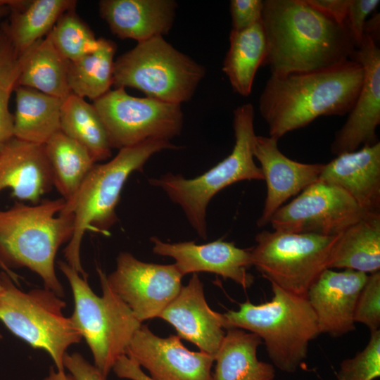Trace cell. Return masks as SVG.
Masks as SVG:
<instances>
[{
  "instance_id": "cell-19",
  "label": "cell",
  "mask_w": 380,
  "mask_h": 380,
  "mask_svg": "<svg viewBox=\"0 0 380 380\" xmlns=\"http://www.w3.org/2000/svg\"><path fill=\"white\" fill-rule=\"evenodd\" d=\"M158 317L172 324L180 338L191 341L200 351L214 357L225 336L223 314L208 305L196 273L192 274L188 284L182 286Z\"/></svg>"
},
{
  "instance_id": "cell-1",
  "label": "cell",
  "mask_w": 380,
  "mask_h": 380,
  "mask_svg": "<svg viewBox=\"0 0 380 380\" xmlns=\"http://www.w3.org/2000/svg\"><path fill=\"white\" fill-rule=\"evenodd\" d=\"M261 23L266 40L263 65L283 76L330 68L356 49L347 25L338 23L305 0L263 1Z\"/></svg>"
},
{
  "instance_id": "cell-34",
  "label": "cell",
  "mask_w": 380,
  "mask_h": 380,
  "mask_svg": "<svg viewBox=\"0 0 380 380\" xmlns=\"http://www.w3.org/2000/svg\"><path fill=\"white\" fill-rule=\"evenodd\" d=\"M355 322L365 324L371 331L380 326V272L368 275L355 305Z\"/></svg>"
},
{
  "instance_id": "cell-38",
  "label": "cell",
  "mask_w": 380,
  "mask_h": 380,
  "mask_svg": "<svg viewBox=\"0 0 380 380\" xmlns=\"http://www.w3.org/2000/svg\"><path fill=\"white\" fill-rule=\"evenodd\" d=\"M63 367L70 372L74 380H106L94 365L78 353H66Z\"/></svg>"
},
{
  "instance_id": "cell-24",
  "label": "cell",
  "mask_w": 380,
  "mask_h": 380,
  "mask_svg": "<svg viewBox=\"0 0 380 380\" xmlns=\"http://www.w3.org/2000/svg\"><path fill=\"white\" fill-rule=\"evenodd\" d=\"M262 343L253 333L239 328L227 329L215 356L214 380H274V366L257 357Z\"/></svg>"
},
{
  "instance_id": "cell-9",
  "label": "cell",
  "mask_w": 380,
  "mask_h": 380,
  "mask_svg": "<svg viewBox=\"0 0 380 380\" xmlns=\"http://www.w3.org/2000/svg\"><path fill=\"white\" fill-rule=\"evenodd\" d=\"M0 321L32 348L48 353L58 371H65L68 348L82 339L70 317L63 313L65 302L46 288L24 292L4 272L0 273Z\"/></svg>"
},
{
  "instance_id": "cell-3",
  "label": "cell",
  "mask_w": 380,
  "mask_h": 380,
  "mask_svg": "<svg viewBox=\"0 0 380 380\" xmlns=\"http://www.w3.org/2000/svg\"><path fill=\"white\" fill-rule=\"evenodd\" d=\"M179 148L170 141L157 139L122 148L110 160L95 164L73 196L65 201L59 213L73 215L74 230L64 256L66 262L83 278L87 279V274L82 266L80 248L85 232L108 234L118 220L116 208L129 175L135 171L142 172L155 153Z\"/></svg>"
},
{
  "instance_id": "cell-16",
  "label": "cell",
  "mask_w": 380,
  "mask_h": 380,
  "mask_svg": "<svg viewBox=\"0 0 380 380\" xmlns=\"http://www.w3.org/2000/svg\"><path fill=\"white\" fill-rule=\"evenodd\" d=\"M155 254L175 259L183 277L189 273L207 272L229 279L243 289L251 286L254 277L248 272L253 266L251 249L238 248L233 242L217 240L205 244L195 241L166 243L152 236Z\"/></svg>"
},
{
  "instance_id": "cell-5",
  "label": "cell",
  "mask_w": 380,
  "mask_h": 380,
  "mask_svg": "<svg viewBox=\"0 0 380 380\" xmlns=\"http://www.w3.org/2000/svg\"><path fill=\"white\" fill-rule=\"evenodd\" d=\"M271 286L270 301L254 305L247 300L238 310H228L223 314L224 326L256 334L274 365L293 373L306 359L310 341L320 334L317 319L306 296Z\"/></svg>"
},
{
  "instance_id": "cell-27",
  "label": "cell",
  "mask_w": 380,
  "mask_h": 380,
  "mask_svg": "<svg viewBox=\"0 0 380 380\" xmlns=\"http://www.w3.org/2000/svg\"><path fill=\"white\" fill-rule=\"evenodd\" d=\"M20 72L17 86L37 90L64 100L68 86L69 61L54 46L49 34L18 56Z\"/></svg>"
},
{
  "instance_id": "cell-21",
  "label": "cell",
  "mask_w": 380,
  "mask_h": 380,
  "mask_svg": "<svg viewBox=\"0 0 380 380\" xmlns=\"http://www.w3.org/2000/svg\"><path fill=\"white\" fill-rule=\"evenodd\" d=\"M53 186L44 145L15 137L0 144V191L8 188L13 196L36 203Z\"/></svg>"
},
{
  "instance_id": "cell-12",
  "label": "cell",
  "mask_w": 380,
  "mask_h": 380,
  "mask_svg": "<svg viewBox=\"0 0 380 380\" xmlns=\"http://www.w3.org/2000/svg\"><path fill=\"white\" fill-rule=\"evenodd\" d=\"M367 214L343 189L318 180L281 206L270 223L277 231L336 236Z\"/></svg>"
},
{
  "instance_id": "cell-28",
  "label": "cell",
  "mask_w": 380,
  "mask_h": 380,
  "mask_svg": "<svg viewBox=\"0 0 380 380\" xmlns=\"http://www.w3.org/2000/svg\"><path fill=\"white\" fill-rule=\"evenodd\" d=\"M266 40L261 20L240 31L232 30L229 47L222 65L234 92L251 94L258 69L263 65Z\"/></svg>"
},
{
  "instance_id": "cell-20",
  "label": "cell",
  "mask_w": 380,
  "mask_h": 380,
  "mask_svg": "<svg viewBox=\"0 0 380 380\" xmlns=\"http://www.w3.org/2000/svg\"><path fill=\"white\" fill-rule=\"evenodd\" d=\"M346 191L367 214H380V143L337 155L318 179Z\"/></svg>"
},
{
  "instance_id": "cell-40",
  "label": "cell",
  "mask_w": 380,
  "mask_h": 380,
  "mask_svg": "<svg viewBox=\"0 0 380 380\" xmlns=\"http://www.w3.org/2000/svg\"><path fill=\"white\" fill-rule=\"evenodd\" d=\"M114 373L121 379L129 380H153L145 374L141 367L127 355H122L115 363Z\"/></svg>"
},
{
  "instance_id": "cell-35",
  "label": "cell",
  "mask_w": 380,
  "mask_h": 380,
  "mask_svg": "<svg viewBox=\"0 0 380 380\" xmlns=\"http://www.w3.org/2000/svg\"><path fill=\"white\" fill-rule=\"evenodd\" d=\"M20 72L18 58L11 69L0 76V144L13 137V115L9 111L8 103L17 86Z\"/></svg>"
},
{
  "instance_id": "cell-4",
  "label": "cell",
  "mask_w": 380,
  "mask_h": 380,
  "mask_svg": "<svg viewBox=\"0 0 380 380\" xmlns=\"http://www.w3.org/2000/svg\"><path fill=\"white\" fill-rule=\"evenodd\" d=\"M62 197L27 205L15 203L0 210V263L4 267H27L42 279L44 288L59 297L64 291L55 270L59 248L72 238L73 215H63Z\"/></svg>"
},
{
  "instance_id": "cell-42",
  "label": "cell",
  "mask_w": 380,
  "mask_h": 380,
  "mask_svg": "<svg viewBox=\"0 0 380 380\" xmlns=\"http://www.w3.org/2000/svg\"><path fill=\"white\" fill-rule=\"evenodd\" d=\"M379 29V14L374 15L372 19L366 21L364 26V34H367L376 41L377 32ZM363 34V35H364Z\"/></svg>"
},
{
  "instance_id": "cell-14",
  "label": "cell",
  "mask_w": 380,
  "mask_h": 380,
  "mask_svg": "<svg viewBox=\"0 0 380 380\" xmlns=\"http://www.w3.org/2000/svg\"><path fill=\"white\" fill-rule=\"evenodd\" d=\"M125 355L147 369L153 380H214L213 355L190 351L178 336L161 338L146 325L136 331Z\"/></svg>"
},
{
  "instance_id": "cell-46",
  "label": "cell",
  "mask_w": 380,
  "mask_h": 380,
  "mask_svg": "<svg viewBox=\"0 0 380 380\" xmlns=\"http://www.w3.org/2000/svg\"><path fill=\"white\" fill-rule=\"evenodd\" d=\"M2 338V336L0 334V340Z\"/></svg>"
},
{
  "instance_id": "cell-41",
  "label": "cell",
  "mask_w": 380,
  "mask_h": 380,
  "mask_svg": "<svg viewBox=\"0 0 380 380\" xmlns=\"http://www.w3.org/2000/svg\"><path fill=\"white\" fill-rule=\"evenodd\" d=\"M18 56L2 26L0 27V76L17 63Z\"/></svg>"
},
{
  "instance_id": "cell-44",
  "label": "cell",
  "mask_w": 380,
  "mask_h": 380,
  "mask_svg": "<svg viewBox=\"0 0 380 380\" xmlns=\"http://www.w3.org/2000/svg\"><path fill=\"white\" fill-rule=\"evenodd\" d=\"M12 0H0V23L9 15Z\"/></svg>"
},
{
  "instance_id": "cell-2",
  "label": "cell",
  "mask_w": 380,
  "mask_h": 380,
  "mask_svg": "<svg viewBox=\"0 0 380 380\" xmlns=\"http://www.w3.org/2000/svg\"><path fill=\"white\" fill-rule=\"evenodd\" d=\"M363 68L353 59L310 72L271 75L260 96L259 109L277 140L323 115H344L353 109Z\"/></svg>"
},
{
  "instance_id": "cell-17",
  "label": "cell",
  "mask_w": 380,
  "mask_h": 380,
  "mask_svg": "<svg viewBox=\"0 0 380 380\" xmlns=\"http://www.w3.org/2000/svg\"><path fill=\"white\" fill-rule=\"evenodd\" d=\"M368 275L352 270L326 269L310 287L306 297L319 332L339 337L355 329L354 312Z\"/></svg>"
},
{
  "instance_id": "cell-37",
  "label": "cell",
  "mask_w": 380,
  "mask_h": 380,
  "mask_svg": "<svg viewBox=\"0 0 380 380\" xmlns=\"http://www.w3.org/2000/svg\"><path fill=\"white\" fill-rule=\"evenodd\" d=\"M379 0H350L346 23L356 47L363 37L364 26L367 16L379 4Z\"/></svg>"
},
{
  "instance_id": "cell-30",
  "label": "cell",
  "mask_w": 380,
  "mask_h": 380,
  "mask_svg": "<svg viewBox=\"0 0 380 380\" xmlns=\"http://www.w3.org/2000/svg\"><path fill=\"white\" fill-rule=\"evenodd\" d=\"M53 185L67 201L72 198L96 163L79 143L61 130L44 144Z\"/></svg>"
},
{
  "instance_id": "cell-11",
  "label": "cell",
  "mask_w": 380,
  "mask_h": 380,
  "mask_svg": "<svg viewBox=\"0 0 380 380\" xmlns=\"http://www.w3.org/2000/svg\"><path fill=\"white\" fill-rule=\"evenodd\" d=\"M112 148L132 146L148 139L170 141L184 123L181 104L128 94L124 87L109 90L93 101Z\"/></svg>"
},
{
  "instance_id": "cell-7",
  "label": "cell",
  "mask_w": 380,
  "mask_h": 380,
  "mask_svg": "<svg viewBox=\"0 0 380 380\" xmlns=\"http://www.w3.org/2000/svg\"><path fill=\"white\" fill-rule=\"evenodd\" d=\"M58 267L66 277L73 295L74 311L70 317L88 345L94 365L106 379L116 361L126 349L141 322L111 289L106 274L97 268L102 296H97L87 279L66 262Z\"/></svg>"
},
{
  "instance_id": "cell-25",
  "label": "cell",
  "mask_w": 380,
  "mask_h": 380,
  "mask_svg": "<svg viewBox=\"0 0 380 380\" xmlns=\"http://www.w3.org/2000/svg\"><path fill=\"white\" fill-rule=\"evenodd\" d=\"M328 268L379 272L380 214H367L338 235Z\"/></svg>"
},
{
  "instance_id": "cell-43",
  "label": "cell",
  "mask_w": 380,
  "mask_h": 380,
  "mask_svg": "<svg viewBox=\"0 0 380 380\" xmlns=\"http://www.w3.org/2000/svg\"><path fill=\"white\" fill-rule=\"evenodd\" d=\"M44 380H74L70 374H66L65 371H54L52 368L49 374Z\"/></svg>"
},
{
  "instance_id": "cell-45",
  "label": "cell",
  "mask_w": 380,
  "mask_h": 380,
  "mask_svg": "<svg viewBox=\"0 0 380 380\" xmlns=\"http://www.w3.org/2000/svg\"><path fill=\"white\" fill-rule=\"evenodd\" d=\"M2 291H3V286L0 284V295H1V292H2Z\"/></svg>"
},
{
  "instance_id": "cell-26",
  "label": "cell",
  "mask_w": 380,
  "mask_h": 380,
  "mask_svg": "<svg viewBox=\"0 0 380 380\" xmlns=\"http://www.w3.org/2000/svg\"><path fill=\"white\" fill-rule=\"evenodd\" d=\"M14 91L13 137L44 145L61 130L63 100L23 86H16Z\"/></svg>"
},
{
  "instance_id": "cell-15",
  "label": "cell",
  "mask_w": 380,
  "mask_h": 380,
  "mask_svg": "<svg viewBox=\"0 0 380 380\" xmlns=\"http://www.w3.org/2000/svg\"><path fill=\"white\" fill-rule=\"evenodd\" d=\"M351 59L363 68V80L355 105L335 136L331 152L338 155L377 143L380 123V49L376 41L364 34Z\"/></svg>"
},
{
  "instance_id": "cell-36",
  "label": "cell",
  "mask_w": 380,
  "mask_h": 380,
  "mask_svg": "<svg viewBox=\"0 0 380 380\" xmlns=\"http://www.w3.org/2000/svg\"><path fill=\"white\" fill-rule=\"evenodd\" d=\"M262 8V0H232L229 4L232 30H243L260 22Z\"/></svg>"
},
{
  "instance_id": "cell-13",
  "label": "cell",
  "mask_w": 380,
  "mask_h": 380,
  "mask_svg": "<svg viewBox=\"0 0 380 380\" xmlns=\"http://www.w3.org/2000/svg\"><path fill=\"white\" fill-rule=\"evenodd\" d=\"M111 289L128 305L136 317H158L177 296L183 275L176 265L142 262L128 252L120 253L116 267L106 275Z\"/></svg>"
},
{
  "instance_id": "cell-29",
  "label": "cell",
  "mask_w": 380,
  "mask_h": 380,
  "mask_svg": "<svg viewBox=\"0 0 380 380\" xmlns=\"http://www.w3.org/2000/svg\"><path fill=\"white\" fill-rule=\"evenodd\" d=\"M61 131L82 146L95 163L112 155L107 131L96 109L72 93L62 103Z\"/></svg>"
},
{
  "instance_id": "cell-18",
  "label": "cell",
  "mask_w": 380,
  "mask_h": 380,
  "mask_svg": "<svg viewBox=\"0 0 380 380\" xmlns=\"http://www.w3.org/2000/svg\"><path fill=\"white\" fill-rule=\"evenodd\" d=\"M278 140L272 137L256 136L253 154L260 164L267 184V196L258 227L270 223L273 214L291 197L318 181L324 164L303 163L283 154Z\"/></svg>"
},
{
  "instance_id": "cell-39",
  "label": "cell",
  "mask_w": 380,
  "mask_h": 380,
  "mask_svg": "<svg viewBox=\"0 0 380 380\" xmlns=\"http://www.w3.org/2000/svg\"><path fill=\"white\" fill-rule=\"evenodd\" d=\"M315 9L338 23H344L350 0H305Z\"/></svg>"
},
{
  "instance_id": "cell-22",
  "label": "cell",
  "mask_w": 380,
  "mask_h": 380,
  "mask_svg": "<svg viewBox=\"0 0 380 380\" xmlns=\"http://www.w3.org/2000/svg\"><path fill=\"white\" fill-rule=\"evenodd\" d=\"M177 4L174 0H102L101 17L120 39L141 42L168 34L173 26Z\"/></svg>"
},
{
  "instance_id": "cell-8",
  "label": "cell",
  "mask_w": 380,
  "mask_h": 380,
  "mask_svg": "<svg viewBox=\"0 0 380 380\" xmlns=\"http://www.w3.org/2000/svg\"><path fill=\"white\" fill-rule=\"evenodd\" d=\"M205 75V68L156 37L137 44L114 62L113 85L147 97L182 104L191 100Z\"/></svg>"
},
{
  "instance_id": "cell-23",
  "label": "cell",
  "mask_w": 380,
  "mask_h": 380,
  "mask_svg": "<svg viewBox=\"0 0 380 380\" xmlns=\"http://www.w3.org/2000/svg\"><path fill=\"white\" fill-rule=\"evenodd\" d=\"M73 0H13L1 26L19 56L52 30L59 18L75 8Z\"/></svg>"
},
{
  "instance_id": "cell-32",
  "label": "cell",
  "mask_w": 380,
  "mask_h": 380,
  "mask_svg": "<svg viewBox=\"0 0 380 380\" xmlns=\"http://www.w3.org/2000/svg\"><path fill=\"white\" fill-rule=\"evenodd\" d=\"M49 35L58 51L68 61L94 52L100 44V38H96L88 25L76 13L75 8L65 12Z\"/></svg>"
},
{
  "instance_id": "cell-6",
  "label": "cell",
  "mask_w": 380,
  "mask_h": 380,
  "mask_svg": "<svg viewBox=\"0 0 380 380\" xmlns=\"http://www.w3.org/2000/svg\"><path fill=\"white\" fill-rule=\"evenodd\" d=\"M254 108L246 103L234 110L235 142L224 159L195 178L167 172L150 178L149 184L160 188L170 200L180 206L189 223L202 239L208 236L207 208L215 195L224 188L243 180H262L263 175L254 160Z\"/></svg>"
},
{
  "instance_id": "cell-31",
  "label": "cell",
  "mask_w": 380,
  "mask_h": 380,
  "mask_svg": "<svg viewBox=\"0 0 380 380\" xmlns=\"http://www.w3.org/2000/svg\"><path fill=\"white\" fill-rule=\"evenodd\" d=\"M115 44L100 38L98 49L74 61H69L68 81L70 92L93 101L110 90L113 84Z\"/></svg>"
},
{
  "instance_id": "cell-33",
  "label": "cell",
  "mask_w": 380,
  "mask_h": 380,
  "mask_svg": "<svg viewBox=\"0 0 380 380\" xmlns=\"http://www.w3.org/2000/svg\"><path fill=\"white\" fill-rule=\"evenodd\" d=\"M380 376V331H370L366 347L353 357L343 360L338 380H374Z\"/></svg>"
},
{
  "instance_id": "cell-10",
  "label": "cell",
  "mask_w": 380,
  "mask_h": 380,
  "mask_svg": "<svg viewBox=\"0 0 380 380\" xmlns=\"http://www.w3.org/2000/svg\"><path fill=\"white\" fill-rule=\"evenodd\" d=\"M338 235L263 230L256 234V245L251 249L252 265L270 283L306 296L312 284L329 269Z\"/></svg>"
}]
</instances>
